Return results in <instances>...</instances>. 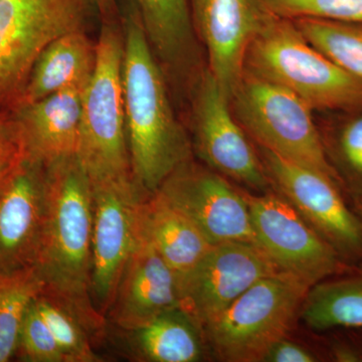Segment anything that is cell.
I'll use <instances>...</instances> for the list:
<instances>
[{
  "instance_id": "6da1fadb",
  "label": "cell",
  "mask_w": 362,
  "mask_h": 362,
  "mask_svg": "<svg viewBox=\"0 0 362 362\" xmlns=\"http://www.w3.org/2000/svg\"><path fill=\"white\" fill-rule=\"evenodd\" d=\"M47 209L37 268L42 293L75 314L94 342L103 337L106 317L90 297L92 183L77 156L47 166Z\"/></svg>"
},
{
  "instance_id": "7a4b0ae2",
  "label": "cell",
  "mask_w": 362,
  "mask_h": 362,
  "mask_svg": "<svg viewBox=\"0 0 362 362\" xmlns=\"http://www.w3.org/2000/svg\"><path fill=\"white\" fill-rule=\"evenodd\" d=\"M122 90L131 168L144 194L158 190L189 161L190 146L173 113L163 71L135 4L124 11Z\"/></svg>"
},
{
  "instance_id": "3957f363",
  "label": "cell",
  "mask_w": 362,
  "mask_h": 362,
  "mask_svg": "<svg viewBox=\"0 0 362 362\" xmlns=\"http://www.w3.org/2000/svg\"><path fill=\"white\" fill-rule=\"evenodd\" d=\"M245 70L291 90L312 110L362 112V81L314 47L292 21L268 13Z\"/></svg>"
},
{
  "instance_id": "277c9868",
  "label": "cell",
  "mask_w": 362,
  "mask_h": 362,
  "mask_svg": "<svg viewBox=\"0 0 362 362\" xmlns=\"http://www.w3.org/2000/svg\"><path fill=\"white\" fill-rule=\"evenodd\" d=\"M96 45V68L83 92L76 156L92 185L134 180L124 112L122 26L106 21Z\"/></svg>"
},
{
  "instance_id": "5b68a950",
  "label": "cell",
  "mask_w": 362,
  "mask_h": 362,
  "mask_svg": "<svg viewBox=\"0 0 362 362\" xmlns=\"http://www.w3.org/2000/svg\"><path fill=\"white\" fill-rule=\"evenodd\" d=\"M311 286L285 272L255 283L206 325L209 340L228 361H262L291 328Z\"/></svg>"
},
{
  "instance_id": "8992f818",
  "label": "cell",
  "mask_w": 362,
  "mask_h": 362,
  "mask_svg": "<svg viewBox=\"0 0 362 362\" xmlns=\"http://www.w3.org/2000/svg\"><path fill=\"white\" fill-rule=\"evenodd\" d=\"M232 99L238 121L262 148L339 182L314 124L312 109L301 98L245 70Z\"/></svg>"
},
{
  "instance_id": "52a82bcc",
  "label": "cell",
  "mask_w": 362,
  "mask_h": 362,
  "mask_svg": "<svg viewBox=\"0 0 362 362\" xmlns=\"http://www.w3.org/2000/svg\"><path fill=\"white\" fill-rule=\"evenodd\" d=\"M90 4L92 0H0V111L20 105L47 45L85 30Z\"/></svg>"
},
{
  "instance_id": "ba28073f",
  "label": "cell",
  "mask_w": 362,
  "mask_h": 362,
  "mask_svg": "<svg viewBox=\"0 0 362 362\" xmlns=\"http://www.w3.org/2000/svg\"><path fill=\"white\" fill-rule=\"evenodd\" d=\"M90 297L107 318L124 269L140 230V207L146 194L134 180L92 185Z\"/></svg>"
},
{
  "instance_id": "9c48e42d",
  "label": "cell",
  "mask_w": 362,
  "mask_h": 362,
  "mask_svg": "<svg viewBox=\"0 0 362 362\" xmlns=\"http://www.w3.org/2000/svg\"><path fill=\"white\" fill-rule=\"evenodd\" d=\"M243 194L257 246L281 271L312 287L340 270V252L285 197Z\"/></svg>"
},
{
  "instance_id": "30bf717a",
  "label": "cell",
  "mask_w": 362,
  "mask_h": 362,
  "mask_svg": "<svg viewBox=\"0 0 362 362\" xmlns=\"http://www.w3.org/2000/svg\"><path fill=\"white\" fill-rule=\"evenodd\" d=\"M156 192L187 216L211 244L244 242L257 246L244 194L233 189L223 176L187 161Z\"/></svg>"
},
{
  "instance_id": "8fae6325",
  "label": "cell",
  "mask_w": 362,
  "mask_h": 362,
  "mask_svg": "<svg viewBox=\"0 0 362 362\" xmlns=\"http://www.w3.org/2000/svg\"><path fill=\"white\" fill-rule=\"evenodd\" d=\"M282 272L256 245H214L180 286V309L206 327L255 283Z\"/></svg>"
},
{
  "instance_id": "7c38bea8",
  "label": "cell",
  "mask_w": 362,
  "mask_h": 362,
  "mask_svg": "<svg viewBox=\"0 0 362 362\" xmlns=\"http://www.w3.org/2000/svg\"><path fill=\"white\" fill-rule=\"evenodd\" d=\"M263 149L266 169L285 199L338 252L362 254V221L347 207L338 182Z\"/></svg>"
},
{
  "instance_id": "4fadbf2b",
  "label": "cell",
  "mask_w": 362,
  "mask_h": 362,
  "mask_svg": "<svg viewBox=\"0 0 362 362\" xmlns=\"http://www.w3.org/2000/svg\"><path fill=\"white\" fill-rule=\"evenodd\" d=\"M230 99L207 70L195 86L192 123L199 156L218 171L254 189L268 187L265 169L240 124L233 118Z\"/></svg>"
},
{
  "instance_id": "5bb4252c",
  "label": "cell",
  "mask_w": 362,
  "mask_h": 362,
  "mask_svg": "<svg viewBox=\"0 0 362 362\" xmlns=\"http://www.w3.org/2000/svg\"><path fill=\"white\" fill-rule=\"evenodd\" d=\"M47 209V165L23 153L0 188V273L37 265Z\"/></svg>"
},
{
  "instance_id": "9a60e30c",
  "label": "cell",
  "mask_w": 362,
  "mask_h": 362,
  "mask_svg": "<svg viewBox=\"0 0 362 362\" xmlns=\"http://www.w3.org/2000/svg\"><path fill=\"white\" fill-rule=\"evenodd\" d=\"M189 7L192 25L206 47L209 71L230 101L268 11L259 0H189Z\"/></svg>"
},
{
  "instance_id": "2e32d148",
  "label": "cell",
  "mask_w": 362,
  "mask_h": 362,
  "mask_svg": "<svg viewBox=\"0 0 362 362\" xmlns=\"http://www.w3.org/2000/svg\"><path fill=\"white\" fill-rule=\"evenodd\" d=\"M177 308L180 295L175 272L140 228L107 318L121 330H131Z\"/></svg>"
},
{
  "instance_id": "e0dca14e",
  "label": "cell",
  "mask_w": 362,
  "mask_h": 362,
  "mask_svg": "<svg viewBox=\"0 0 362 362\" xmlns=\"http://www.w3.org/2000/svg\"><path fill=\"white\" fill-rule=\"evenodd\" d=\"M83 92L61 90L11 111L25 156L47 166L77 154Z\"/></svg>"
},
{
  "instance_id": "ac0fdd59",
  "label": "cell",
  "mask_w": 362,
  "mask_h": 362,
  "mask_svg": "<svg viewBox=\"0 0 362 362\" xmlns=\"http://www.w3.org/2000/svg\"><path fill=\"white\" fill-rule=\"evenodd\" d=\"M140 228L175 272L178 287L214 246L158 192L147 195L142 202Z\"/></svg>"
},
{
  "instance_id": "d6986e66",
  "label": "cell",
  "mask_w": 362,
  "mask_h": 362,
  "mask_svg": "<svg viewBox=\"0 0 362 362\" xmlns=\"http://www.w3.org/2000/svg\"><path fill=\"white\" fill-rule=\"evenodd\" d=\"M96 61L97 45L85 30L62 35L47 45L35 62L20 105L61 90H84L94 74Z\"/></svg>"
},
{
  "instance_id": "ffe728a7",
  "label": "cell",
  "mask_w": 362,
  "mask_h": 362,
  "mask_svg": "<svg viewBox=\"0 0 362 362\" xmlns=\"http://www.w3.org/2000/svg\"><path fill=\"white\" fill-rule=\"evenodd\" d=\"M197 323L180 308L164 312L128 333L135 358L151 362H194L202 356Z\"/></svg>"
},
{
  "instance_id": "44dd1931",
  "label": "cell",
  "mask_w": 362,
  "mask_h": 362,
  "mask_svg": "<svg viewBox=\"0 0 362 362\" xmlns=\"http://www.w3.org/2000/svg\"><path fill=\"white\" fill-rule=\"evenodd\" d=\"M145 33L162 65L175 69L194 56L189 0H136Z\"/></svg>"
},
{
  "instance_id": "7402d4cb",
  "label": "cell",
  "mask_w": 362,
  "mask_h": 362,
  "mask_svg": "<svg viewBox=\"0 0 362 362\" xmlns=\"http://www.w3.org/2000/svg\"><path fill=\"white\" fill-rule=\"evenodd\" d=\"M301 316L313 329L362 328V278L326 281L312 286Z\"/></svg>"
},
{
  "instance_id": "603a6c76",
  "label": "cell",
  "mask_w": 362,
  "mask_h": 362,
  "mask_svg": "<svg viewBox=\"0 0 362 362\" xmlns=\"http://www.w3.org/2000/svg\"><path fill=\"white\" fill-rule=\"evenodd\" d=\"M42 290L35 267L0 273V362L16 356L26 311Z\"/></svg>"
},
{
  "instance_id": "cb8c5ba5",
  "label": "cell",
  "mask_w": 362,
  "mask_h": 362,
  "mask_svg": "<svg viewBox=\"0 0 362 362\" xmlns=\"http://www.w3.org/2000/svg\"><path fill=\"white\" fill-rule=\"evenodd\" d=\"M292 21L314 47L362 81V23L314 18Z\"/></svg>"
},
{
  "instance_id": "d4e9b609",
  "label": "cell",
  "mask_w": 362,
  "mask_h": 362,
  "mask_svg": "<svg viewBox=\"0 0 362 362\" xmlns=\"http://www.w3.org/2000/svg\"><path fill=\"white\" fill-rule=\"evenodd\" d=\"M37 310L49 326L65 362H98L93 340L83 323L66 306L45 293L33 300Z\"/></svg>"
},
{
  "instance_id": "484cf974",
  "label": "cell",
  "mask_w": 362,
  "mask_h": 362,
  "mask_svg": "<svg viewBox=\"0 0 362 362\" xmlns=\"http://www.w3.org/2000/svg\"><path fill=\"white\" fill-rule=\"evenodd\" d=\"M265 11L278 18L362 23V0H259Z\"/></svg>"
},
{
  "instance_id": "4316f807",
  "label": "cell",
  "mask_w": 362,
  "mask_h": 362,
  "mask_svg": "<svg viewBox=\"0 0 362 362\" xmlns=\"http://www.w3.org/2000/svg\"><path fill=\"white\" fill-rule=\"evenodd\" d=\"M16 356L28 362H65L58 343L33 301L21 326Z\"/></svg>"
},
{
  "instance_id": "83f0119b",
  "label": "cell",
  "mask_w": 362,
  "mask_h": 362,
  "mask_svg": "<svg viewBox=\"0 0 362 362\" xmlns=\"http://www.w3.org/2000/svg\"><path fill=\"white\" fill-rule=\"evenodd\" d=\"M338 145L345 168L362 183V112L342 128Z\"/></svg>"
},
{
  "instance_id": "f1b7e54d",
  "label": "cell",
  "mask_w": 362,
  "mask_h": 362,
  "mask_svg": "<svg viewBox=\"0 0 362 362\" xmlns=\"http://www.w3.org/2000/svg\"><path fill=\"white\" fill-rule=\"evenodd\" d=\"M263 361L270 362H313L316 359L304 347L282 339L269 349Z\"/></svg>"
},
{
  "instance_id": "f546056e",
  "label": "cell",
  "mask_w": 362,
  "mask_h": 362,
  "mask_svg": "<svg viewBox=\"0 0 362 362\" xmlns=\"http://www.w3.org/2000/svg\"><path fill=\"white\" fill-rule=\"evenodd\" d=\"M23 149L20 133L13 114L0 111V158Z\"/></svg>"
},
{
  "instance_id": "4dcf8cb0",
  "label": "cell",
  "mask_w": 362,
  "mask_h": 362,
  "mask_svg": "<svg viewBox=\"0 0 362 362\" xmlns=\"http://www.w3.org/2000/svg\"><path fill=\"white\" fill-rule=\"evenodd\" d=\"M23 157V150L21 149L13 153L0 158V188L6 183L7 178L16 170Z\"/></svg>"
},
{
  "instance_id": "1f68e13d",
  "label": "cell",
  "mask_w": 362,
  "mask_h": 362,
  "mask_svg": "<svg viewBox=\"0 0 362 362\" xmlns=\"http://www.w3.org/2000/svg\"><path fill=\"white\" fill-rule=\"evenodd\" d=\"M102 16L110 18L115 11V0H92Z\"/></svg>"
},
{
  "instance_id": "d6a6232c",
  "label": "cell",
  "mask_w": 362,
  "mask_h": 362,
  "mask_svg": "<svg viewBox=\"0 0 362 362\" xmlns=\"http://www.w3.org/2000/svg\"><path fill=\"white\" fill-rule=\"evenodd\" d=\"M356 207L357 211H358L359 218H361L362 221V194H359L358 197H357Z\"/></svg>"
}]
</instances>
